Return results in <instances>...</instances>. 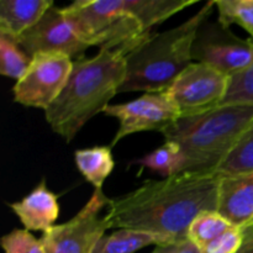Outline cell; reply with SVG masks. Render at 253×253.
I'll use <instances>...</instances> for the list:
<instances>
[{
	"instance_id": "484cf974",
	"label": "cell",
	"mask_w": 253,
	"mask_h": 253,
	"mask_svg": "<svg viewBox=\"0 0 253 253\" xmlns=\"http://www.w3.org/2000/svg\"><path fill=\"white\" fill-rule=\"evenodd\" d=\"M244 230V242L236 253H253V226Z\"/></svg>"
},
{
	"instance_id": "7c38bea8",
	"label": "cell",
	"mask_w": 253,
	"mask_h": 253,
	"mask_svg": "<svg viewBox=\"0 0 253 253\" xmlns=\"http://www.w3.org/2000/svg\"><path fill=\"white\" fill-rule=\"evenodd\" d=\"M217 211L240 229L253 226V172L220 178Z\"/></svg>"
},
{
	"instance_id": "ffe728a7",
	"label": "cell",
	"mask_w": 253,
	"mask_h": 253,
	"mask_svg": "<svg viewBox=\"0 0 253 253\" xmlns=\"http://www.w3.org/2000/svg\"><path fill=\"white\" fill-rule=\"evenodd\" d=\"M235 226L217 210L203 211L193 220L187 232V240L198 250H202L215 239Z\"/></svg>"
},
{
	"instance_id": "4316f807",
	"label": "cell",
	"mask_w": 253,
	"mask_h": 253,
	"mask_svg": "<svg viewBox=\"0 0 253 253\" xmlns=\"http://www.w3.org/2000/svg\"><path fill=\"white\" fill-rule=\"evenodd\" d=\"M184 244V242H183ZM180 245H168V246H156V249L153 250L152 253H177L179 251Z\"/></svg>"
},
{
	"instance_id": "277c9868",
	"label": "cell",
	"mask_w": 253,
	"mask_h": 253,
	"mask_svg": "<svg viewBox=\"0 0 253 253\" xmlns=\"http://www.w3.org/2000/svg\"><path fill=\"white\" fill-rule=\"evenodd\" d=\"M252 121L253 106L225 105L177 119L161 133L165 141L177 143L182 150L183 173L212 174Z\"/></svg>"
},
{
	"instance_id": "ba28073f",
	"label": "cell",
	"mask_w": 253,
	"mask_h": 253,
	"mask_svg": "<svg viewBox=\"0 0 253 253\" xmlns=\"http://www.w3.org/2000/svg\"><path fill=\"white\" fill-rule=\"evenodd\" d=\"M73 64V59L66 54H35L27 71L15 83L14 101L46 111L66 86Z\"/></svg>"
},
{
	"instance_id": "3957f363",
	"label": "cell",
	"mask_w": 253,
	"mask_h": 253,
	"mask_svg": "<svg viewBox=\"0 0 253 253\" xmlns=\"http://www.w3.org/2000/svg\"><path fill=\"white\" fill-rule=\"evenodd\" d=\"M215 0L208 1L197 14L160 34H153L126 56V78L120 93L165 91L193 63L195 35L210 19Z\"/></svg>"
},
{
	"instance_id": "603a6c76",
	"label": "cell",
	"mask_w": 253,
	"mask_h": 253,
	"mask_svg": "<svg viewBox=\"0 0 253 253\" xmlns=\"http://www.w3.org/2000/svg\"><path fill=\"white\" fill-rule=\"evenodd\" d=\"M225 105L253 106V66L230 76L229 88L221 104Z\"/></svg>"
},
{
	"instance_id": "7402d4cb",
	"label": "cell",
	"mask_w": 253,
	"mask_h": 253,
	"mask_svg": "<svg viewBox=\"0 0 253 253\" xmlns=\"http://www.w3.org/2000/svg\"><path fill=\"white\" fill-rule=\"evenodd\" d=\"M217 21L224 26L239 25L253 40V0H215Z\"/></svg>"
},
{
	"instance_id": "8fae6325",
	"label": "cell",
	"mask_w": 253,
	"mask_h": 253,
	"mask_svg": "<svg viewBox=\"0 0 253 253\" xmlns=\"http://www.w3.org/2000/svg\"><path fill=\"white\" fill-rule=\"evenodd\" d=\"M16 40L31 58L39 53H62L77 61L89 48L64 16L62 7L56 6Z\"/></svg>"
},
{
	"instance_id": "8992f818",
	"label": "cell",
	"mask_w": 253,
	"mask_h": 253,
	"mask_svg": "<svg viewBox=\"0 0 253 253\" xmlns=\"http://www.w3.org/2000/svg\"><path fill=\"white\" fill-rule=\"evenodd\" d=\"M110 199L103 189H94L81 211L61 225H54L41 237L46 253H91L111 229L106 212Z\"/></svg>"
},
{
	"instance_id": "52a82bcc",
	"label": "cell",
	"mask_w": 253,
	"mask_h": 253,
	"mask_svg": "<svg viewBox=\"0 0 253 253\" xmlns=\"http://www.w3.org/2000/svg\"><path fill=\"white\" fill-rule=\"evenodd\" d=\"M230 77L219 69L193 62L167 89L179 118L199 115L221 106Z\"/></svg>"
},
{
	"instance_id": "d6986e66",
	"label": "cell",
	"mask_w": 253,
	"mask_h": 253,
	"mask_svg": "<svg viewBox=\"0 0 253 253\" xmlns=\"http://www.w3.org/2000/svg\"><path fill=\"white\" fill-rule=\"evenodd\" d=\"M253 172V121L239 138L235 147L212 174L217 178L235 177Z\"/></svg>"
},
{
	"instance_id": "cb8c5ba5",
	"label": "cell",
	"mask_w": 253,
	"mask_h": 253,
	"mask_svg": "<svg viewBox=\"0 0 253 253\" xmlns=\"http://www.w3.org/2000/svg\"><path fill=\"white\" fill-rule=\"evenodd\" d=\"M1 247L5 253H46L41 239H36L25 229L12 230L1 237Z\"/></svg>"
},
{
	"instance_id": "e0dca14e",
	"label": "cell",
	"mask_w": 253,
	"mask_h": 253,
	"mask_svg": "<svg viewBox=\"0 0 253 253\" xmlns=\"http://www.w3.org/2000/svg\"><path fill=\"white\" fill-rule=\"evenodd\" d=\"M168 242L157 235L135 230L120 229L104 236L91 253H135L147 246H168Z\"/></svg>"
},
{
	"instance_id": "2e32d148",
	"label": "cell",
	"mask_w": 253,
	"mask_h": 253,
	"mask_svg": "<svg viewBox=\"0 0 253 253\" xmlns=\"http://www.w3.org/2000/svg\"><path fill=\"white\" fill-rule=\"evenodd\" d=\"M74 162L86 182L95 189H103L104 182L115 167L111 146H94L76 151Z\"/></svg>"
},
{
	"instance_id": "5b68a950",
	"label": "cell",
	"mask_w": 253,
	"mask_h": 253,
	"mask_svg": "<svg viewBox=\"0 0 253 253\" xmlns=\"http://www.w3.org/2000/svg\"><path fill=\"white\" fill-rule=\"evenodd\" d=\"M62 11L89 47L99 46L127 56L153 35L143 31L125 11L124 0H77Z\"/></svg>"
},
{
	"instance_id": "9a60e30c",
	"label": "cell",
	"mask_w": 253,
	"mask_h": 253,
	"mask_svg": "<svg viewBox=\"0 0 253 253\" xmlns=\"http://www.w3.org/2000/svg\"><path fill=\"white\" fill-rule=\"evenodd\" d=\"M194 4L197 0H124V9L136 19L143 31L152 32L156 25Z\"/></svg>"
},
{
	"instance_id": "6da1fadb",
	"label": "cell",
	"mask_w": 253,
	"mask_h": 253,
	"mask_svg": "<svg viewBox=\"0 0 253 253\" xmlns=\"http://www.w3.org/2000/svg\"><path fill=\"white\" fill-rule=\"evenodd\" d=\"M219 185L215 174L197 173L147 180L110 199L106 216L111 229L148 232L169 245H180L188 241V229L200 212L217 210Z\"/></svg>"
},
{
	"instance_id": "d4e9b609",
	"label": "cell",
	"mask_w": 253,
	"mask_h": 253,
	"mask_svg": "<svg viewBox=\"0 0 253 253\" xmlns=\"http://www.w3.org/2000/svg\"><path fill=\"white\" fill-rule=\"evenodd\" d=\"M244 242V230L232 226L226 232L199 250L200 253H236Z\"/></svg>"
},
{
	"instance_id": "44dd1931",
	"label": "cell",
	"mask_w": 253,
	"mask_h": 253,
	"mask_svg": "<svg viewBox=\"0 0 253 253\" xmlns=\"http://www.w3.org/2000/svg\"><path fill=\"white\" fill-rule=\"evenodd\" d=\"M31 63V57L22 49L16 39L0 32V73L19 81Z\"/></svg>"
},
{
	"instance_id": "ac0fdd59",
	"label": "cell",
	"mask_w": 253,
	"mask_h": 253,
	"mask_svg": "<svg viewBox=\"0 0 253 253\" xmlns=\"http://www.w3.org/2000/svg\"><path fill=\"white\" fill-rule=\"evenodd\" d=\"M131 165H138L147 168L151 172L168 178L183 173L184 169V156L179 146L170 141H165L162 146L156 148L148 155L131 162Z\"/></svg>"
},
{
	"instance_id": "4fadbf2b",
	"label": "cell",
	"mask_w": 253,
	"mask_h": 253,
	"mask_svg": "<svg viewBox=\"0 0 253 253\" xmlns=\"http://www.w3.org/2000/svg\"><path fill=\"white\" fill-rule=\"evenodd\" d=\"M10 209L27 231L46 232L59 216L58 198L47 188L44 179L30 194L10 204Z\"/></svg>"
},
{
	"instance_id": "7a4b0ae2",
	"label": "cell",
	"mask_w": 253,
	"mask_h": 253,
	"mask_svg": "<svg viewBox=\"0 0 253 253\" xmlns=\"http://www.w3.org/2000/svg\"><path fill=\"white\" fill-rule=\"evenodd\" d=\"M126 78V56L100 49L93 57L74 61L73 69L58 98L44 111L53 132L71 142L77 133L120 93Z\"/></svg>"
},
{
	"instance_id": "83f0119b",
	"label": "cell",
	"mask_w": 253,
	"mask_h": 253,
	"mask_svg": "<svg viewBox=\"0 0 253 253\" xmlns=\"http://www.w3.org/2000/svg\"><path fill=\"white\" fill-rule=\"evenodd\" d=\"M177 253H200V251L194 246V245L192 244V242L185 241L184 244H182L179 251H178Z\"/></svg>"
},
{
	"instance_id": "30bf717a",
	"label": "cell",
	"mask_w": 253,
	"mask_h": 253,
	"mask_svg": "<svg viewBox=\"0 0 253 253\" xmlns=\"http://www.w3.org/2000/svg\"><path fill=\"white\" fill-rule=\"evenodd\" d=\"M104 114L119 121L118 132L114 136L111 147L132 133L143 131L162 132L179 119V113L167 90L145 93L132 101L109 105Z\"/></svg>"
},
{
	"instance_id": "5bb4252c",
	"label": "cell",
	"mask_w": 253,
	"mask_h": 253,
	"mask_svg": "<svg viewBox=\"0 0 253 253\" xmlns=\"http://www.w3.org/2000/svg\"><path fill=\"white\" fill-rule=\"evenodd\" d=\"M54 6L52 0H1L0 32L19 39Z\"/></svg>"
},
{
	"instance_id": "9c48e42d",
	"label": "cell",
	"mask_w": 253,
	"mask_h": 253,
	"mask_svg": "<svg viewBox=\"0 0 253 253\" xmlns=\"http://www.w3.org/2000/svg\"><path fill=\"white\" fill-rule=\"evenodd\" d=\"M193 61L209 64L227 76L253 66V40L241 39L219 21L208 19L195 35Z\"/></svg>"
}]
</instances>
